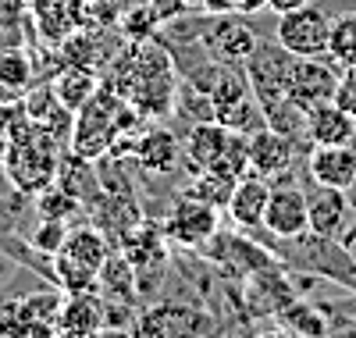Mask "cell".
Masks as SVG:
<instances>
[{"label":"cell","instance_id":"obj_1","mask_svg":"<svg viewBox=\"0 0 356 338\" xmlns=\"http://www.w3.org/2000/svg\"><path fill=\"white\" fill-rule=\"evenodd\" d=\"M186 161H189V175L207 168V171L243 178L250 171V132L228 129L214 118L196 121L186 136Z\"/></svg>","mask_w":356,"mask_h":338},{"label":"cell","instance_id":"obj_2","mask_svg":"<svg viewBox=\"0 0 356 338\" xmlns=\"http://www.w3.org/2000/svg\"><path fill=\"white\" fill-rule=\"evenodd\" d=\"M122 111H125V97L107 82H100L97 93L75 111L72 136H68L72 153H79L86 161H100L111 150V143L122 136Z\"/></svg>","mask_w":356,"mask_h":338},{"label":"cell","instance_id":"obj_3","mask_svg":"<svg viewBox=\"0 0 356 338\" xmlns=\"http://www.w3.org/2000/svg\"><path fill=\"white\" fill-rule=\"evenodd\" d=\"M292 68H296V54H289L278 40H257V47L246 57L243 72H246V82H250L260 107L289 97Z\"/></svg>","mask_w":356,"mask_h":338},{"label":"cell","instance_id":"obj_4","mask_svg":"<svg viewBox=\"0 0 356 338\" xmlns=\"http://www.w3.org/2000/svg\"><path fill=\"white\" fill-rule=\"evenodd\" d=\"M264 228L271 232L278 242L300 239L310 232V207H307V193L296 186L289 175L275 178L271 196H267V210H264Z\"/></svg>","mask_w":356,"mask_h":338},{"label":"cell","instance_id":"obj_5","mask_svg":"<svg viewBox=\"0 0 356 338\" xmlns=\"http://www.w3.org/2000/svg\"><path fill=\"white\" fill-rule=\"evenodd\" d=\"M275 40L296 57H324L328 54V40H332V18L314 4L278 15Z\"/></svg>","mask_w":356,"mask_h":338},{"label":"cell","instance_id":"obj_6","mask_svg":"<svg viewBox=\"0 0 356 338\" xmlns=\"http://www.w3.org/2000/svg\"><path fill=\"white\" fill-rule=\"evenodd\" d=\"M218 225H221L218 207L178 193V200L171 203V210L164 214V221H161V232L168 235V242L189 246L193 250V246H203L207 239H211L218 232Z\"/></svg>","mask_w":356,"mask_h":338},{"label":"cell","instance_id":"obj_7","mask_svg":"<svg viewBox=\"0 0 356 338\" xmlns=\"http://www.w3.org/2000/svg\"><path fill=\"white\" fill-rule=\"evenodd\" d=\"M214 317L196 306H178V303H161L150 310H139L132 331L143 338H182V335H200V331H214Z\"/></svg>","mask_w":356,"mask_h":338},{"label":"cell","instance_id":"obj_8","mask_svg":"<svg viewBox=\"0 0 356 338\" xmlns=\"http://www.w3.org/2000/svg\"><path fill=\"white\" fill-rule=\"evenodd\" d=\"M200 47L214 61H221V65L243 68L246 57L257 47V36L250 33V25H243L239 18H232V11H225V15H214L211 22H207L203 36H200Z\"/></svg>","mask_w":356,"mask_h":338},{"label":"cell","instance_id":"obj_9","mask_svg":"<svg viewBox=\"0 0 356 338\" xmlns=\"http://www.w3.org/2000/svg\"><path fill=\"white\" fill-rule=\"evenodd\" d=\"M342 68L324 54V57H296L292 82H289V97L300 107H314L324 100H335V86H339Z\"/></svg>","mask_w":356,"mask_h":338},{"label":"cell","instance_id":"obj_10","mask_svg":"<svg viewBox=\"0 0 356 338\" xmlns=\"http://www.w3.org/2000/svg\"><path fill=\"white\" fill-rule=\"evenodd\" d=\"M29 15L47 43L61 47L89 22V0H29Z\"/></svg>","mask_w":356,"mask_h":338},{"label":"cell","instance_id":"obj_11","mask_svg":"<svg viewBox=\"0 0 356 338\" xmlns=\"http://www.w3.org/2000/svg\"><path fill=\"white\" fill-rule=\"evenodd\" d=\"M267 196H271V178H264L257 171H246L235 189L228 196V218L235 225V232L250 235L253 228H264V210H267Z\"/></svg>","mask_w":356,"mask_h":338},{"label":"cell","instance_id":"obj_12","mask_svg":"<svg viewBox=\"0 0 356 338\" xmlns=\"http://www.w3.org/2000/svg\"><path fill=\"white\" fill-rule=\"evenodd\" d=\"M292 161H296V143L289 136L275 132L271 125L250 132V171L275 182L292 171Z\"/></svg>","mask_w":356,"mask_h":338},{"label":"cell","instance_id":"obj_13","mask_svg":"<svg viewBox=\"0 0 356 338\" xmlns=\"http://www.w3.org/2000/svg\"><path fill=\"white\" fill-rule=\"evenodd\" d=\"M310 178L314 186H328V189H353L356 182V146L342 143V146H314L310 150Z\"/></svg>","mask_w":356,"mask_h":338},{"label":"cell","instance_id":"obj_14","mask_svg":"<svg viewBox=\"0 0 356 338\" xmlns=\"http://www.w3.org/2000/svg\"><path fill=\"white\" fill-rule=\"evenodd\" d=\"M118 250L132 260L136 274H146V271H157L168 264V235L154 221H139L118 239Z\"/></svg>","mask_w":356,"mask_h":338},{"label":"cell","instance_id":"obj_15","mask_svg":"<svg viewBox=\"0 0 356 338\" xmlns=\"http://www.w3.org/2000/svg\"><path fill=\"white\" fill-rule=\"evenodd\" d=\"M356 139V118L346 114L335 100L314 104L307 111V143L310 146H342Z\"/></svg>","mask_w":356,"mask_h":338},{"label":"cell","instance_id":"obj_16","mask_svg":"<svg viewBox=\"0 0 356 338\" xmlns=\"http://www.w3.org/2000/svg\"><path fill=\"white\" fill-rule=\"evenodd\" d=\"M104 331V296L100 292H68L57 314V335H100Z\"/></svg>","mask_w":356,"mask_h":338},{"label":"cell","instance_id":"obj_17","mask_svg":"<svg viewBox=\"0 0 356 338\" xmlns=\"http://www.w3.org/2000/svg\"><path fill=\"white\" fill-rule=\"evenodd\" d=\"M307 207H310V232L321 235V239H339L342 225L349 221V193L346 189H328V186H317L310 196H307Z\"/></svg>","mask_w":356,"mask_h":338},{"label":"cell","instance_id":"obj_18","mask_svg":"<svg viewBox=\"0 0 356 338\" xmlns=\"http://www.w3.org/2000/svg\"><path fill=\"white\" fill-rule=\"evenodd\" d=\"M136 161L146 168V171H157V175H171L178 168V161L186 157V143L178 139L175 132L168 129H150L136 139Z\"/></svg>","mask_w":356,"mask_h":338},{"label":"cell","instance_id":"obj_19","mask_svg":"<svg viewBox=\"0 0 356 338\" xmlns=\"http://www.w3.org/2000/svg\"><path fill=\"white\" fill-rule=\"evenodd\" d=\"M111 239L97 228V225H82V228H68V239H65V246H61V253L57 257H65V260H72L75 267H82V271H93V274H100V267H104V260L111 257Z\"/></svg>","mask_w":356,"mask_h":338},{"label":"cell","instance_id":"obj_20","mask_svg":"<svg viewBox=\"0 0 356 338\" xmlns=\"http://www.w3.org/2000/svg\"><path fill=\"white\" fill-rule=\"evenodd\" d=\"M54 93H57V100H61L68 111H79L89 97L100 89V79H97V72H89V68H79V65H65L61 72L54 75Z\"/></svg>","mask_w":356,"mask_h":338},{"label":"cell","instance_id":"obj_21","mask_svg":"<svg viewBox=\"0 0 356 338\" xmlns=\"http://www.w3.org/2000/svg\"><path fill=\"white\" fill-rule=\"evenodd\" d=\"M136 267H132V260L122 253V250H111V257L104 260V267H100V296H107V299H136Z\"/></svg>","mask_w":356,"mask_h":338},{"label":"cell","instance_id":"obj_22","mask_svg":"<svg viewBox=\"0 0 356 338\" xmlns=\"http://www.w3.org/2000/svg\"><path fill=\"white\" fill-rule=\"evenodd\" d=\"M278 321H282V328H285V331L303 335V338H321V335H328V331H332V321L324 317L321 306L303 303V299L285 303L282 310H278Z\"/></svg>","mask_w":356,"mask_h":338},{"label":"cell","instance_id":"obj_23","mask_svg":"<svg viewBox=\"0 0 356 338\" xmlns=\"http://www.w3.org/2000/svg\"><path fill=\"white\" fill-rule=\"evenodd\" d=\"M264 121H267L275 132L289 136L292 143L307 139V107H300L292 97H282V100H275V104H267V107H264Z\"/></svg>","mask_w":356,"mask_h":338},{"label":"cell","instance_id":"obj_24","mask_svg":"<svg viewBox=\"0 0 356 338\" xmlns=\"http://www.w3.org/2000/svg\"><path fill=\"white\" fill-rule=\"evenodd\" d=\"M235 182H239V178L221 175V171H207V168H203V171L189 175V186H186L182 193L221 210V207H228V196H232V189H235Z\"/></svg>","mask_w":356,"mask_h":338},{"label":"cell","instance_id":"obj_25","mask_svg":"<svg viewBox=\"0 0 356 338\" xmlns=\"http://www.w3.org/2000/svg\"><path fill=\"white\" fill-rule=\"evenodd\" d=\"M328 57L339 68H356V11H346V15L332 18Z\"/></svg>","mask_w":356,"mask_h":338},{"label":"cell","instance_id":"obj_26","mask_svg":"<svg viewBox=\"0 0 356 338\" xmlns=\"http://www.w3.org/2000/svg\"><path fill=\"white\" fill-rule=\"evenodd\" d=\"M29 82H33V65H29L25 50H4L0 54V86H4L11 97H18L29 89Z\"/></svg>","mask_w":356,"mask_h":338},{"label":"cell","instance_id":"obj_27","mask_svg":"<svg viewBox=\"0 0 356 338\" xmlns=\"http://www.w3.org/2000/svg\"><path fill=\"white\" fill-rule=\"evenodd\" d=\"M68 239V225L61 218H40L36 232L29 235V242H33V250L43 253V257H54V253H61V246Z\"/></svg>","mask_w":356,"mask_h":338},{"label":"cell","instance_id":"obj_28","mask_svg":"<svg viewBox=\"0 0 356 338\" xmlns=\"http://www.w3.org/2000/svg\"><path fill=\"white\" fill-rule=\"evenodd\" d=\"M79 210V200L72 196V193H65V189H43V193H36V214L40 218H72V214Z\"/></svg>","mask_w":356,"mask_h":338},{"label":"cell","instance_id":"obj_29","mask_svg":"<svg viewBox=\"0 0 356 338\" xmlns=\"http://www.w3.org/2000/svg\"><path fill=\"white\" fill-rule=\"evenodd\" d=\"M154 25H161V15L146 4V8H139V15L129 11V15L122 18V33H125L129 40H146V36L154 33Z\"/></svg>","mask_w":356,"mask_h":338},{"label":"cell","instance_id":"obj_30","mask_svg":"<svg viewBox=\"0 0 356 338\" xmlns=\"http://www.w3.org/2000/svg\"><path fill=\"white\" fill-rule=\"evenodd\" d=\"M335 104L356 118V68H342L339 86H335Z\"/></svg>","mask_w":356,"mask_h":338},{"label":"cell","instance_id":"obj_31","mask_svg":"<svg viewBox=\"0 0 356 338\" xmlns=\"http://www.w3.org/2000/svg\"><path fill=\"white\" fill-rule=\"evenodd\" d=\"M339 242L346 246V250L356 257V207L349 210V221L342 225V232H339Z\"/></svg>","mask_w":356,"mask_h":338},{"label":"cell","instance_id":"obj_32","mask_svg":"<svg viewBox=\"0 0 356 338\" xmlns=\"http://www.w3.org/2000/svg\"><path fill=\"white\" fill-rule=\"evenodd\" d=\"M207 15H225V11H239V0H200Z\"/></svg>","mask_w":356,"mask_h":338},{"label":"cell","instance_id":"obj_33","mask_svg":"<svg viewBox=\"0 0 356 338\" xmlns=\"http://www.w3.org/2000/svg\"><path fill=\"white\" fill-rule=\"evenodd\" d=\"M307 4H314V0H271V11L275 15H289V11H300Z\"/></svg>","mask_w":356,"mask_h":338},{"label":"cell","instance_id":"obj_34","mask_svg":"<svg viewBox=\"0 0 356 338\" xmlns=\"http://www.w3.org/2000/svg\"><path fill=\"white\" fill-rule=\"evenodd\" d=\"M264 8H271V0H239V15H257Z\"/></svg>","mask_w":356,"mask_h":338},{"label":"cell","instance_id":"obj_35","mask_svg":"<svg viewBox=\"0 0 356 338\" xmlns=\"http://www.w3.org/2000/svg\"><path fill=\"white\" fill-rule=\"evenodd\" d=\"M342 314H346V317H349V321L356 324V296H349V299L342 303Z\"/></svg>","mask_w":356,"mask_h":338},{"label":"cell","instance_id":"obj_36","mask_svg":"<svg viewBox=\"0 0 356 338\" xmlns=\"http://www.w3.org/2000/svg\"><path fill=\"white\" fill-rule=\"evenodd\" d=\"M349 203L356 207V182H353V189H349Z\"/></svg>","mask_w":356,"mask_h":338}]
</instances>
